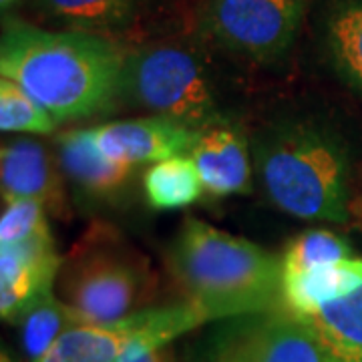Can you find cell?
I'll return each mask as SVG.
<instances>
[{"label":"cell","instance_id":"cell-2","mask_svg":"<svg viewBox=\"0 0 362 362\" xmlns=\"http://www.w3.org/2000/svg\"><path fill=\"white\" fill-rule=\"evenodd\" d=\"M165 264L207 322L282 308V258L204 220L185 218Z\"/></svg>","mask_w":362,"mask_h":362},{"label":"cell","instance_id":"cell-5","mask_svg":"<svg viewBox=\"0 0 362 362\" xmlns=\"http://www.w3.org/2000/svg\"><path fill=\"white\" fill-rule=\"evenodd\" d=\"M121 101L195 131L226 121L204 65L194 52L171 42L127 51Z\"/></svg>","mask_w":362,"mask_h":362},{"label":"cell","instance_id":"cell-4","mask_svg":"<svg viewBox=\"0 0 362 362\" xmlns=\"http://www.w3.org/2000/svg\"><path fill=\"white\" fill-rule=\"evenodd\" d=\"M157 278L147 258L105 223H93L61 259L54 292L89 324L125 320L149 308Z\"/></svg>","mask_w":362,"mask_h":362},{"label":"cell","instance_id":"cell-20","mask_svg":"<svg viewBox=\"0 0 362 362\" xmlns=\"http://www.w3.org/2000/svg\"><path fill=\"white\" fill-rule=\"evenodd\" d=\"M352 247L349 240L342 235L314 228L306 232L298 233L294 240L288 242V246L282 252V276H292L300 272L310 270L322 264H332L340 259L352 258Z\"/></svg>","mask_w":362,"mask_h":362},{"label":"cell","instance_id":"cell-11","mask_svg":"<svg viewBox=\"0 0 362 362\" xmlns=\"http://www.w3.org/2000/svg\"><path fill=\"white\" fill-rule=\"evenodd\" d=\"M63 256L57 254L52 233L0 246V314L16 322L47 290L54 288Z\"/></svg>","mask_w":362,"mask_h":362},{"label":"cell","instance_id":"cell-18","mask_svg":"<svg viewBox=\"0 0 362 362\" xmlns=\"http://www.w3.org/2000/svg\"><path fill=\"white\" fill-rule=\"evenodd\" d=\"M14 324L21 326V344L28 362L40 358L59 338L81 324H89L57 296L54 288L40 294Z\"/></svg>","mask_w":362,"mask_h":362},{"label":"cell","instance_id":"cell-13","mask_svg":"<svg viewBox=\"0 0 362 362\" xmlns=\"http://www.w3.org/2000/svg\"><path fill=\"white\" fill-rule=\"evenodd\" d=\"M59 163L65 177L90 199L109 202L127 189L135 168L105 156L90 129H69L57 135Z\"/></svg>","mask_w":362,"mask_h":362},{"label":"cell","instance_id":"cell-7","mask_svg":"<svg viewBox=\"0 0 362 362\" xmlns=\"http://www.w3.org/2000/svg\"><path fill=\"white\" fill-rule=\"evenodd\" d=\"M308 0H207L202 30L223 51L274 63L292 49Z\"/></svg>","mask_w":362,"mask_h":362},{"label":"cell","instance_id":"cell-21","mask_svg":"<svg viewBox=\"0 0 362 362\" xmlns=\"http://www.w3.org/2000/svg\"><path fill=\"white\" fill-rule=\"evenodd\" d=\"M57 121L23 87L11 78H0V129L8 133L51 135Z\"/></svg>","mask_w":362,"mask_h":362},{"label":"cell","instance_id":"cell-10","mask_svg":"<svg viewBox=\"0 0 362 362\" xmlns=\"http://www.w3.org/2000/svg\"><path fill=\"white\" fill-rule=\"evenodd\" d=\"M63 169L54 161L49 149L37 139L18 137L4 141L0 149V187L2 202L13 199H39L47 211L66 220V197Z\"/></svg>","mask_w":362,"mask_h":362},{"label":"cell","instance_id":"cell-16","mask_svg":"<svg viewBox=\"0 0 362 362\" xmlns=\"http://www.w3.org/2000/svg\"><path fill=\"white\" fill-rule=\"evenodd\" d=\"M145 0H35L39 13L66 30L111 35L129 28Z\"/></svg>","mask_w":362,"mask_h":362},{"label":"cell","instance_id":"cell-22","mask_svg":"<svg viewBox=\"0 0 362 362\" xmlns=\"http://www.w3.org/2000/svg\"><path fill=\"white\" fill-rule=\"evenodd\" d=\"M47 214V207L39 199L4 202L0 218V246H11L37 235L51 233Z\"/></svg>","mask_w":362,"mask_h":362},{"label":"cell","instance_id":"cell-17","mask_svg":"<svg viewBox=\"0 0 362 362\" xmlns=\"http://www.w3.org/2000/svg\"><path fill=\"white\" fill-rule=\"evenodd\" d=\"M324 45L338 77L362 93V0H338L330 8Z\"/></svg>","mask_w":362,"mask_h":362},{"label":"cell","instance_id":"cell-24","mask_svg":"<svg viewBox=\"0 0 362 362\" xmlns=\"http://www.w3.org/2000/svg\"><path fill=\"white\" fill-rule=\"evenodd\" d=\"M13 2H16V0H0V4H2V8H4V11H6Z\"/></svg>","mask_w":362,"mask_h":362},{"label":"cell","instance_id":"cell-6","mask_svg":"<svg viewBox=\"0 0 362 362\" xmlns=\"http://www.w3.org/2000/svg\"><path fill=\"white\" fill-rule=\"evenodd\" d=\"M207 322L192 302L145 308L111 324H81L33 362H121L135 352L165 346Z\"/></svg>","mask_w":362,"mask_h":362},{"label":"cell","instance_id":"cell-9","mask_svg":"<svg viewBox=\"0 0 362 362\" xmlns=\"http://www.w3.org/2000/svg\"><path fill=\"white\" fill-rule=\"evenodd\" d=\"M90 131L105 156L131 168L189 156L199 137V131L157 115L111 121Z\"/></svg>","mask_w":362,"mask_h":362},{"label":"cell","instance_id":"cell-19","mask_svg":"<svg viewBox=\"0 0 362 362\" xmlns=\"http://www.w3.org/2000/svg\"><path fill=\"white\" fill-rule=\"evenodd\" d=\"M143 192L153 209H181L194 206L206 194L189 156L153 163L143 175Z\"/></svg>","mask_w":362,"mask_h":362},{"label":"cell","instance_id":"cell-15","mask_svg":"<svg viewBox=\"0 0 362 362\" xmlns=\"http://www.w3.org/2000/svg\"><path fill=\"white\" fill-rule=\"evenodd\" d=\"M298 320L308 328L326 362H362V288Z\"/></svg>","mask_w":362,"mask_h":362},{"label":"cell","instance_id":"cell-3","mask_svg":"<svg viewBox=\"0 0 362 362\" xmlns=\"http://www.w3.org/2000/svg\"><path fill=\"white\" fill-rule=\"evenodd\" d=\"M259 183L274 206L306 221L349 220L350 161L337 133L312 119L284 121L254 141Z\"/></svg>","mask_w":362,"mask_h":362},{"label":"cell","instance_id":"cell-1","mask_svg":"<svg viewBox=\"0 0 362 362\" xmlns=\"http://www.w3.org/2000/svg\"><path fill=\"white\" fill-rule=\"evenodd\" d=\"M125 54L103 35L8 18L0 39V75L23 87L57 123L83 121L121 105Z\"/></svg>","mask_w":362,"mask_h":362},{"label":"cell","instance_id":"cell-23","mask_svg":"<svg viewBox=\"0 0 362 362\" xmlns=\"http://www.w3.org/2000/svg\"><path fill=\"white\" fill-rule=\"evenodd\" d=\"M121 362H177V356H175V350L171 349L169 344H165V346H159V349L135 352V354H131Z\"/></svg>","mask_w":362,"mask_h":362},{"label":"cell","instance_id":"cell-12","mask_svg":"<svg viewBox=\"0 0 362 362\" xmlns=\"http://www.w3.org/2000/svg\"><path fill=\"white\" fill-rule=\"evenodd\" d=\"M206 194L211 197L252 194V163L244 135L228 121L199 131L189 151Z\"/></svg>","mask_w":362,"mask_h":362},{"label":"cell","instance_id":"cell-8","mask_svg":"<svg viewBox=\"0 0 362 362\" xmlns=\"http://www.w3.org/2000/svg\"><path fill=\"white\" fill-rule=\"evenodd\" d=\"M206 362H326L308 328L284 308L230 318Z\"/></svg>","mask_w":362,"mask_h":362},{"label":"cell","instance_id":"cell-14","mask_svg":"<svg viewBox=\"0 0 362 362\" xmlns=\"http://www.w3.org/2000/svg\"><path fill=\"white\" fill-rule=\"evenodd\" d=\"M362 288V258L352 256L300 274L282 276V308L298 318Z\"/></svg>","mask_w":362,"mask_h":362}]
</instances>
